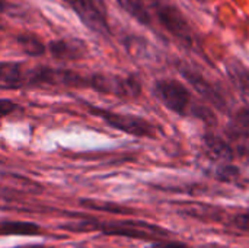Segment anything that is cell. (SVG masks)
Wrapping results in <instances>:
<instances>
[{
    "label": "cell",
    "mask_w": 249,
    "mask_h": 248,
    "mask_svg": "<svg viewBox=\"0 0 249 248\" xmlns=\"http://www.w3.org/2000/svg\"><path fill=\"white\" fill-rule=\"evenodd\" d=\"M236 120H238L242 126H245V127H248L249 129V108H242V110H239V113L236 114Z\"/></svg>",
    "instance_id": "cell-22"
},
{
    "label": "cell",
    "mask_w": 249,
    "mask_h": 248,
    "mask_svg": "<svg viewBox=\"0 0 249 248\" xmlns=\"http://www.w3.org/2000/svg\"><path fill=\"white\" fill-rule=\"evenodd\" d=\"M120 7L127 12L131 18H134L139 23L149 26L152 23V16L143 3V0H117Z\"/></svg>",
    "instance_id": "cell-13"
},
{
    "label": "cell",
    "mask_w": 249,
    "mask_h": 248,
    "mask_svg": "<svg viewBox=\"0 0 249 248\" xmlns=\"http://www.w3.org/2000/svg\"><path fill=\"white\" fill-rule=\"evenodd\" d=\"M99 231H102L107 235L128 237L136 240H156L171 235L168 229L143 221H120V222L99 224Z\"/></svg>",
    "instance_id": "cell-2"
},
{
    "label": "cell",
    "mask_w": 249,
    "mask_h": 248,
    "mask_svg": "<svg viewBox=\"0 0 249 248\" xmlns=\"http://www.w3.org/2000/svg\"><path fill=\"white\" fill-rule=\"evenodd\" d=\"M152 248H190L187 244L179 241H156L152 244Z\"/></svg>",
    "instance_id": "cell-20"
},
{
    "label": "cell",
    "mask_w": 249,
    "mask_h": 248,
    "mask_svg": "<svg viewBox=\"0 0 249 248\" xmlns=\"http://www.w3.org/2000/svg\"><path fill=\"white\" fill-rule=\"evenodd\" d=\"M89 86L98 92L112 94L121 98H136L142 92L140 82L134 76H114V75H102L95 73L89 79Z\"/></svg>",
    "instance_id": "cell-4"
},
{
    "label": "cell",
    "mask_w": 249,
    "mask_h": 248,
    "mask_svg": "<svg viewBox=\"0 0 249 248\" xmlns=\"http://www.w3.org/2000/svg\"><path fill=\"white\" fill-rule=\"evenodd\" d=\"M228 73L232 79V82L238 86L244 98L249 102V72L236 60H231L226 63Z\"/></svg>",
    "instance_id": "cell-11"
},
{
    "label": "cell",
    "mask_w": 249,
    "mask_h": 248,
    "mask_svg": "<svg viewBox=\"0 0 249 248\" xmlns=\"http://www.w3.org/2000/svg\"><path fill=\"white\" fill-rule=\"evenodd\" d=\"M15 248H44V246H34V244H31V246H20V247Z\"/></svg>",
    "instance_id": "cell-23"
},
{
    "label": "cell",
    "mask_w": 249,
    "mask_h": 248,
    "mask_svg": "<svg viewBox=\"0 0 249 248\" xmlns=\"http://www.w3.org/2000/svg\"><path fill=\"white\" fill-rule=\"evenodd\" d=\"M28 82V73L20 63L0 61V89H19Z\"/></svg>",
    "instance_id": "cell-10"
},
{
    "label": "cell",
    "mask_w": 249,
    "mask_h": 248,
    "mask_svg": "<svg viewBox=\"0 0 249 248\" xmlns=\"http://www.w3.org/2000/svg\"><path fill=\"white\" fill-rule=\"evenodd\" d=\"M155 95L156 98L171 111L187 115L191 108L193 99L190 91L175 79H160L155 83Z\"/></svg>",
    "instance_id": "cell-3"
},
{
    "label": "cell",
    "mask_w": 249,
    "mask_h": 248,
    "mask_svg": "<svg viewBox=\"0 0 249 248\" xmlns=\"http://www.w3.org/2000/svg\"><path fill=\"white\" fill-rule=\"evenodd\" d=\"M177 67L179 70V73L184 76V79L187 82H190L193 85V88L203 96L206 98V101H209L210 104H213L217 110L225 111L226 110V101L223 99V96L210 85V82L207 79H204L200 73H197L196 70H193L188 64H185L184 61H178Z\"/></svg>",
    "instance_id": "cell-8"
},
{
    "label": "cell",
    "mask_w": 249,
    "mask_h": 248,
    "mask_svg": "<svg viewBox=\"0 0 249 248\" xmlns=\"http://www.w3.org/2000/svg\"><path fill=\"white\" fill-rule=\"evenodd\" d=\"M19 110V105L10 99H3L0 98V117H6V115H10L13 114L15 111Z\"/></svg>",
    "instance_id": "cell-19"
},
{
    "label": "cell",
    "mask_w": 249,
    "mask_h": 248,
    "mask_svg": "<svg viewBox=\"0 0 249 248\" xmlns=\"http://www.w3.org/2000/svg\"><path fill=\"white\" fill-rule=\"evenodd\" d=\"M89 111L98 115L99 118H102L108 126L117 130H121L124 133H128L131 136H137V137H155L156 136V127L150 121L142 117L120 114V113L98 108L93 105H89Z\"/></svg>",
    "instance_id": "cell-1"
},
{
    "label": "cell",
    "mask_w": 249,
    "mask_h": 248,
    "mask_svg": "<svg viewBox=\"0 0 249 248\" xmlns=\"http://www.w3.org/2000/svg\"><path fill=\"white\" fill-rule=\"evenodd\" d=\"M60 229L71 231V232H92V231H99V222L90 218H85L77 222H69V224H61L58 227Z\"/></svg>",
    "instance_id": "cell-17"
},
{
    "label": "cell",
    "mask_w": 249,
    "mask_h": 248,
    "mask_svg": "<svg viewBox=\"0 0 249 248\" xmlns=\"http://www.w3.org/2000/svg\"><path fill=\"white\" fill-rule=\"evenodd\" d=\"M4 28V23H3V20H1V18H0V29H3Z\"/></svg>",
    "instance_id": "cell-24"
},
{
    "label": "cell",
    "mask_w": 249,
    "mask_h": 248,
    "mask_svg": "<svg viewBox=\"0 0 249 248\" xmlns=\"http://www.w3.org/2000/svg\"><path fill=\"white\" fill-rule=\"evenodd\" d=\"M217 180L220 181H233L235 178L239 177V170L232 167V165H226V167H222L217 174H216Z\"/></svg>",
    "instance_id": "cell-18"
},
{
    "label": "cell",
    "mask_w": 249,
    "mask_h": 248,
    "mask_svg": "<svg viewBox=\"0 0 249 248\" xmlns=\"http://www.w3.org/2000/svg\"><path fill=\"white\" fill-rule=\"evenodd\" d=\"M235 225L242 229V231H248L249 232V212L247 213H242L239 216L235 218Z\"/></svg>",
    "instance_id": "cell-21"
},
{
    "label": "cell",
    "mask_w": 249,
    "mask_h": 248,
    "mask_svg": "<svg viewBox=\"0 0 249 248\" xmlns=\"http://www.w3.org/2000/svg\"><path fill=\"white\" fill-rule=\"evenodd\" d=\"M204 142H206L207 152L212 158L219 159V161H232L233 159V151L220 137L209 134V136H206Z\"/></svg>",
    "instance_id": "cell-14"
},
{
    "label": "cell",
    "mask_w": 249,
    "mask_h": 248,
    "mask_svg": "<svg viewBox=\"0 0 249 248\" xmlns=\"http://www.w3.org/2000/svg\"><path fill=\"white\" fill-rule=\"evenodd\" d=\"M82 19V22L98 34H108L107 12L99 0H64Z\"/></svg>",
    "instance_id": "cell-6"
},
{
    "label": "cell",
    "mask_w": 249,
    "mask_h": 248,
    "mask_svg": "<svg viewBox=\"0 0 249 248\" xmlns=\"http://www.w3.org/2000/svg\"><path fill=\"white\" fill-rule=\"evenodd\" d=\"M80 205L86 209L98 210V212H107V213H114V215H133L134 210L112 202H101V200H93V199H80Z\"/></svg>",
    "instance_id": "cell-16"
},
{
    "label": "cell",
    "mask_w": 249,
    "mask_h": 248,
    "mask_svg": "<svg viewBox=\"0 0 249 248\" xmlns=\"http://www.w3.org/2000/svg\"><path fill=\"white\" fill-rule=\"evenodd\" d=\"M48 51L57 60H79L86 56L88 47L82 39L67 38V39H54L48 44Z\"/></svg>",
    "instance_id": "cell-9"
},
{
    "label": "cell",
    "mask_w": 249,
    "mask_h": 248,
    "mask_svg": "<svg viewBox=\"0 0 249 248\" xmlns=\"http://www.w3.org/2000/svg\"><path fill=\"white\" fill-rule=\"evenodd\" d=\"M28 82L32 85H61V86H71V88H82L89 86V79L83 77L82 75L67 70V69H53V67H36L28 72Z\"/></svg>",
    "instance_id": "cell-5"
},
{
    "label": "cell",
    "mask_w": 249,
    "mask_h": 248,
    "mask_svg": "<svg viewBox=\"0 0 249 248\" xmlns=\"http://www.w3.org/2000/svg\"><path fill=\"white\" fill-rule=\"evenodd\" d=\"M158 18L168 32H171L177 39H179L185 47L193 45V31L182 15V12L171 4H162L158 7Z\"/></svg>",
    "instance_id": "cell-7"
},
{
    "label": "cell",
    "mask_w": 249,
    "mask_h": 248,
    "mask_svg": "<svg viewBox=\"0 0 249 248\" xmlns=\"http://www.w3.org/2000/svg\"><path fill=\"white\" fill-rule=\"evenodd\" d=\"M41 227L32 222L3 221L0 222V235H39Z\"/></svg>",
    "instance_id": "cell-12"
},
{
    "label": "cell",
    "mask_w": 249,
    "mask_h": 248,
    "mask_svg": "<svg viewBox=\"0 0 249 248\" xmlns=\"http://www.w3.org/2000/svg\"><path fill=\"white\" fill-rule=\"evenodd\" d=\"M16 42L20 45L22 51L31 57H39V56L45 54V51H47L45 44L35 34H31V32L19 34L16 37Z\"/></svg>",
    "instance_id": "cell-15"
}]
</instances>
